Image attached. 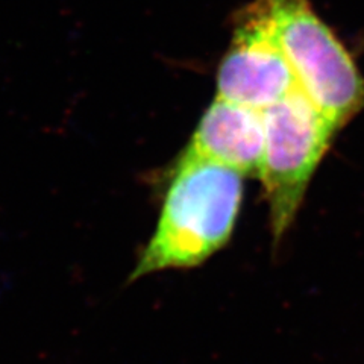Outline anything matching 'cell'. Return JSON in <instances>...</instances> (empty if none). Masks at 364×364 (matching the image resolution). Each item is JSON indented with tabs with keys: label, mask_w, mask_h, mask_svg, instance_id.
I'll use <instances>...</instances> for the list:
<instances>
[{
	"label": "cell",
	"mask_w": 364,
	"mask_h": 364,
	"mask_svg": "<svg viewBox=\"0 0 364 364\" xmlns=\"http://www.w3.org/2000/svg\"><path fill=\"white\" fill-rule=\"evenodd\" d=\"M263 119L264 149L258 176L264 187L273 245L278 246L338 131L298 88L264 109Z\"/></svg>",
	"instance_id": "3957f363"
},
{
	"label": "cell",
	"mask_w": 364,
	"mask_h": 364,
	"mask_svg": "<svg viewBox=\"0 0 364 364\" xmlns=\"http://www.w3.org/2000/svg\"><path fill=\"white\" fill-rule=\"evenodd\" d=\"M296 90L267 0H255L240 14L230 49L218 72V97L261 111Z\"/></svg>",
	"instance_id": "277c9868"
},
{
	"label": "cell",
	"mask_w": 364,
	"mask_h": 364,
	"mask_svg": "<svg viewBox=\"0 0 364 364\" xmlns=\"http://www.w3.org/2000/svg\"><path fill=\"white\" fill-rule=\"evenodd\" d=\"M296 88L340 131L364 111V77L309 0H267Z\"/></svg>",
	"instance_id": "7a4b0ae2"
},
{
	"label": "cell",
	"mask_w": 364,
	"mask_h": 364,
	"mask_svg": "<svg viewBox=\"0 0 364 364\" xmlns=\"http://www.w3.org/2000/svg\"><path fill=\"white\" fill-rule=\"evenodd\" d=\"M243 175L182 155L161 211L129 281L172 269L198 267L231 240L243 202Z\"/></svg>",
	"instance_id": "6da1fadb"
},
{
	"label": "cell",
	"mask_w": 364,
	"mask_h": 364,
	"mask_svg": "<svg viewBox=\"0 0 364 364\" xmlns=\"http://www.w3.org/2000/svg\"><path fill=\"white\" fill-rule=\"evenodd\" d=\"M264 149L263 112L215 97L199 120L184 156L258 175Z\"/></svg>",
	"instance_id": "5b68a950"
}]
</instances>
